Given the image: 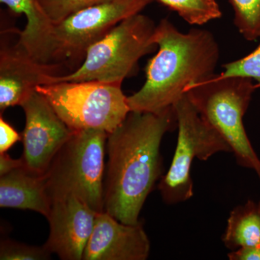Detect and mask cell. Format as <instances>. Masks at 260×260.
<instances>
[{"mask_svg":"<svg viewBox=\"0 0 260 260\" xmlns=\"http://www.w3.org/2000/svg\"><path fill=\"white\" fill-rule=\"evenodd\" d=\"M176 126L173 107L159 114L130 112L108 133L104 211L123 223H140L145 200L162 177V138Z\"/></svg>","mask_w":260,"mask_h":260,"instance_id":"1","label":"cell"},{"mask_svg":"<svg viewBox=\"0 0 260 260\" xmlns=\"http://www.w3.org/2000/svg\"><path fill=\"white\" fill-rule=\"evenodd\" d=\"M153 40L158 52L146 65L144 85L127 97L130 112H164L184 96L189 85L215 74L220 48L209 30L182 32L164 18L155 27Z\"/></svg>","mask_w":260,"mask_h":260,"instance_id":"2","label":"cell"},{"mask_svg":"<svg viewBox=\"0 0 260 260\" xmlns=\"http://www.w3.org/2000/svg\"><path fill=\"white\" fill-rule=\"evenodd\" d=\"M255 90L251 78L220 73L191 84L184 93L200 116L230 146L237 164L255 170L260 180V160L243 121Z\"/></svg>","mask_w":260,"mask_h":260,"instance_id":"3","label":"cell"},{"mask_svg":"<svg viewBox=\"0 0 260 260\" xmlns=\"http://www.w3.org/2000/svg\"><path fill=\"white\" fill-rule=\"evenodd\" d=\"M155 27L153 20L141 13L124 19L89 47L78 69L51 77L46 85L80 81L122 84L137 71L142 57L156 50L153 40Z\"/></svg>","mask_w":260,"mask_h":260,"instance_id":"4","label":"cell"},{"mask_svg":"<svg viewBox=\"0 0 260 260\" xmlns=\"http://www.w3.org/2000/svg\"><path fill=\"white\" fill-rule=\"evenodd\" d=\"M108 133L74 131L44 174L51 199L73 194L97 213L104 211V155Z\"/></svg>","mask_w":260,"mask_h":260,"instance_id":"5","label":"cell"},{"mask_svg":"<svg viewBox=\"0 0 260 260\" xmlns=\"http://www.w3.org/2000/svg\"><path fill=\"white\" fill-rule=\"evenodd\" d=\"M36 90L73 131L93 129L110 133L130 112L121 84L60 82L39 85Z\"/></svg>","mask_w":260,"mask_h":260,"instance_id":"6","label":"cell"},{"mask_svg":"<svg viewBox=\"0 0 260 260\" xmlns=\"http://www.w3.org/2000/svg\"><path fill=\"white\" fill-rule=\"evenodd\" d=\"M178 140L175 153L158 188L164 203L175 205L194 194L191 167L194 158L207 160L215 154L232 153L223 138L200 116L184 94L174 105Z\"/></svg>","mask_w":260,"mask_h":260,"instance_id":"7","label":"cell"},{"mask_svg":"<svg viewBox=\"0 0 260 260\" xmlns=\"http://www.w3.org/2000/svg\"><path fill=\"white\" fill-rule=\"evenodd\" d=\"M153 1L112 0L78 10L54 24L53 61L73 73L83 62L89 47Z\"/></svg>","mask_w":260,"mask_h":260,"instance_id":"8","label":"cell"},{"mask_svg":"<svg viewBox=\"0 0 260 260\" xmlns=\"http://www.w3.org/2000/svg\"><path fill=\"white\" fill-rule=\"evenodd\" d=\"M25 116L22 133L23 158L25 167L44 174L59 149L69 140L73 130L62 121L46 97L34 90L20 104Z\"/></svg>","mask_w":260,"mask_h":260,"instance_id":"9","label":"cell"},{"mask_svg":"<svg viewBox=\"0 0 260 260\" xmlns=\"http://www.w3.org/2000/svg\"><path fill=\"white\" fill-rule=\"evenodd\" d=\"M69 71L59 63H42L29 55L18 44L2 37L0 46V112L20 106L39 85H46L51 77Z\"/></svg>","mask_w":260,"mask_h":260,"instance_id":"10","label":"cell"},{"mask_svg":"<svg viewBox=\"0 0 260 260\" xmlns=\"http://www.w3.org/2000/svg\"><path fill=\"white\" fill-rule=\"evenodd\" d=\"M49 235L44 246L62 260H83L97 212L73 194L51 200Z\"/></svg>","mask_w":260,"mask_h":260,"instance_id":"11","label":"cell"},{"mask_svg":"<svg viewBox=\"0 0 260 260\" xmlns=\"http://www.w3.org/2000/svg\"><path fill=\"white\" fill-rule=\"evenodd\" d=\"M150 241L141 222L121 223L107 212L98 213L83 260H145Z\"/></svg>","mask_w":260,"mask_h":260,"instance_id":"12","label":"cell"},{"mask_svg":"<svg viewBox=\"0 0 260 260\" xmlns=\"http://www.w3.org/2000/svg\"><path fill=\"white\" fill-rule=\"evenodd\" d=\"M14 14L25 15V28L19 32L18 44L36 60L53 61L54 23L43 8L41 0H0Z\"/></svg>","mask_w":260,"mask_h":260,"instance_id":"13","label":"cell"},{"mask_svg":"<svg viewBox=\"0 0 260 260\" xmlns=\"http://www.w3.org/2000/svg\"><path fill=\"white\" fill-rule=\"evenodd\" d=\"M51 202L44 174L23 165L0 176L1 208L32 210L47 218Z\"/></svg>","mask_w":260,"mask_h":260,"instance_id":"14","label":"cell"},{"mask_svg":"<svg viewBox=\"0 0 260 260\" xmlns=\"http://www.w3.org/2000/svg\"><path fill=\"white\" fill-rule=\"evenodd\" d=\"M224 245L231 251L243 246L260 244V201L249 200L232 210L223 237Z\"/></svg>","mask_w":260,"mask_h":260,"instance_id":"15","label":"cell"},{"mask_svg":"<svg viewBox=\"0 0 260 260\" xmlns=\"http://www.w3.org/2000/svg\"><path fill=\"white\" fill-rule=\"evenodd\" d=\"M190 25H203L222 15L216 0H155Z\"/></svg>","mask_w":260,"mask_h":260,"instance_id":"16","label":"cell"},{"mask_svg":"<svg viewBox=\"0 0 260 260\" xmlns=\"http://www.w3.org/2000/svg\"><path fill=\"white\" fill-rule=\"evenodd\" d=\"M234 23L242 37L252 42L260 37V0H229Z\"/></svg>","mask_w":260,"mask_h":260,"instance_id":"17","label":"cell"},{"mask_svg":"<svg viewBox=\"0 0 260 260\" xmlns=\"http://www.w3.org/2000/svg\"><path fill=\"white\" fill-rule=\"evenodd\" d=\"M223 69L222 75L251 78L256 89L260 88V42L254 51L241 59L223 64Z\"/></svg>","mask_w":260,"mask_h":260,"instance_id":"18","label":"cell"},{"mask_svg":"<svg viewBox=\"0 0 260 260\" xmlns=\"http://www.w3.org/2000/svg\"><path fill=\"white\" fill-rule=\"evenodd\" d=\"M51 254L44 246H29L10 239L2 240L0 244L1 260H47Z\"/></svg>","mask_w":260,"mask_h":260,"instance_id":"19","label":"cell"},{"mask_svg":"<svg viewBox=\"0 0 260 260\" xmlns=\"http://www.w3.org/2000/svg\"><path fill=\"white\" fill-rule=\"evenodd\" d=\"M112 0H41L43 8L54 24L88 7Z\"/></svg>","mask_w":260,"mask_h":260,"instance_id":"20","label":"cell"},{"mask_svg":"<svg viewBox=\"0 0 260 260\" xmlns=\"http://www.w3.org/2000/svg\"><path fill=\"white\" fill-rule=\"evenodd\" d=\"M22 140L21 135L5 120L0 117V153H6L17 142Z\"/></svg>","mask_w":260,"mask_h":260,"instance_id":"21","label":"cell"},{"mask_svg":"<svg viewBox=\"0 0 260 260\" xmlns=\"http://www.w3.org/2000/svg\"><path fill=\"white\" fill-rule=\"evenodd\" d=\"M230 260H260V244L243 246L228 254Z\"/></svg>","mask_w":260,"mask_h":260,"instance_id":"22","label":"cell"},{"mask_svg":"<svg viewBox=\"0 0 260 260\" xmlns=\"http://www.w3.org/2000/svg\"><path fill=\"white\" fill-rule=\"evenodd\" d=\"M25 165L23 158L13 159L6 153H0V176Z\"/></svg>","mask_w":260,"mask_h":260,"instance_id":"23","label":"cell"}]
</instances>
